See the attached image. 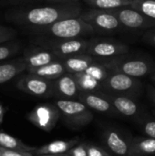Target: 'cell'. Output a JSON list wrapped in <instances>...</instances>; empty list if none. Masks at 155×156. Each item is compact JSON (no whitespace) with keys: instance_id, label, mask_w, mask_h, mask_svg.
Returning <instances> with one entry per match:
<instances>
[{"instance_id":"9c48e42d","label":"cell","mask_w":155,"mask_h":156,"mask_svg":"<svg viewBox=\"0 0 155 156\" xmlns=\"http://www.w3.org/2000/svg\"><path fill=\"white\" fill-rule=\"evenodd\" d=\"M16 87L20 90L37 97L49 98L54 96L53 80L28 72L17 80Z\"/></svg>"},{"instance_id":"e0dca14e","label":"cell","mask_w":155,"mask_h":156,"mask_svg":"<svg viewBox=\"0 0 155 156\" xmlns=\"http://www.w3.org/2000/svg\"><path fill=\"white\" fill-rule=\"evenodd\" d=\"M26 70V64L22 56L0 63V85L5 84Z\"/></svg>"},{"instance_id":"cb8c5ba5","label":"cell","mask_w":155,"mask_h":156,"mask_svg":"<svg viewBox=\"0 0 155 156\" xmlns=\"http://www.w3.org/2000/svg\"><path fill=\"white\" fill-rule=\"evenodd\" d=\"M0 147L9 150L16 151H25V152H33L36 147H30L25 144L21 140L13 137L12 135L0 132Z\"/></svg>"},{"instance_id":"277c9868","label":"cell","mask_w":155,"mask_h":156,"mask_svg":"<svg viewBox=\"0 0 155 156\" xmlns=\"http://www.w3.org/2000/svg\"><path fill=\"white\" fill-rule=\"evenodd\" d=\"M35 44L49 49L60 59H63L77 54L85 53L90 44V40L84 38L60 39L38 37L35 40Z\"/></svg>"},{"instance_id":"1f68e13d","label":"cell","mask_w":155,"mask_h":156,"mask_svg":"<svg viewBox=\"0 0 155 156\" xmlns=\"http://www.w3.org/2000/svg\"><path fill=\"white\" fill-rule=\"evenodd\" d=\"M143 131L147 137L155 139V121L149 120L143 122Z\"/></svg>"},{"instance_id":"8fae6325","label":"cell","mask_w":155,"mask_h":156,"mask_svg":"<svg viewBox=\"0 0 155 156\" xmlns=\"http://www.w3.org/2000/svg\"><path fill=\"white\" fill-rule=\"evenodd\" d=\"M111 11L125 28L146 29L155 27V20L141 13L140 11L129 6L115 8Z\"/></svg>"},{"instance_id":"603a6c76","label":"cell","mask_w":155,"mask_h":156,"mask_svg":"<svg viewBox=\"0 0 155 156\" xmlns=\"http://www.w3.org/2000/svg\"><path fill=\"white\" fill-rule=\"evenodd\" d=\"M79 0H0V7H18L27 5H53L69 2H79Z\"/></svg>"},{"instance_id":"3957f363","label":"cell","mask_w":155,"mask_h":156,"mask_svg":"<svg viewBox=\"0 0 155 156\" xmlns=\"http://www.w3.org/2000/svg\"><path fill=\"white\" fill-rule=\"evenodd\" d=\"M54 104L58 107L65 124L71 129H81L93 120L91 110L79 100L58 99Z\"/></svg>"},{"instance_id":"9a60e30c","label":"cell","mask_w":155,"mask_h":156,"mask_svg":"<svg viewBox=\"0 0 155 156\" xmlns=\"http://www.w3.org/2000/svg\"><path fill=\"white\" fill-rule=\"evenodd\" d=\"M54 96L62 100H78L80 90L72 73L67 72L54 80Z\"/></svg>"},{"instance_id":"d590c367","label":"cell","mask_w":155,"mask_h":156,"mask_svg":"<svg viewBox=\"0 0 155 156\" xmlns=\"http://www.w3.org/2000/svg\"><path fill=\"white\" fill-rule=\"evenodd\" d=\"M5 114V107L2 104H0V124L3 123Z\"/></svg>"},{"instance_id":"74e56055","label":"cell","mask_w":155,"mask_h":156,"mask_svg":"<svg viewBox=\"0 0 155 156\" xmlns=\"http://www.w3.org/2000/svg\"><path fill=\"white\" fill-rule=\"evenodd\" d=\"M151 78H152V80H153L155 82V72L152 74V77H151Z\"/></svg>"},{"instance_id":"ffe728a7","label":"cell","mask_w":155,"mask_h":156,"mask_svg":"<svg viewBox=\"0 0 155 156\" xmlns=\"http://www.w3.org/2000/svg\"><path fill=\"white\" fill-rule=\"evenodd\" d=\"M97 58L83 53V54H77L66 58H63V64L67 69V72L69 73H79L84 72L92 63L95 62Z\"/></svg>"},{"instance_id":"d4e9b609","label":"cell","mask_w":155,"mask_h":156,"mask_svg":"<svg viewBox=\"0 0 155 156\" xmlns=\"http://www.w3.org/2000/svg\"><path fill=\"white\" fill-rule=\"evenodd\" d=\"M88 5L95 9L112 10L123 6H129L133 0H83Z\"/></svg>"},{"instance_id":"d6a6232c","label":"cell","mask_w":155,"mask_h":156,"mask_svg":"<svg viewBox=\"0 0 155 156\" xmlns=\"http://www.w3.org/2000/svg\"><path fill=\"white\" fill-rule=\"evenodd\" d=\"M1 156H34L31 152L25 151H16V150H9L1 148Z\"/></svg>"},{"instance_id":"5b68a950","label":"cell","mask_w":155,"mask_h":156,"mask_svg":"<svg viewBox=\"0 0 155 156\" xmlns=\"http://www.w3.org/2000/svg\"><path fill=\"white\" fill-rule=\"evenodd\" d=\"M111 71H117L125 75L139 79L155 72V65L145 58H127L124 56L106 60Z\"/></svg>"},{"instance_id":"2e32d148","label":"cell","mask_w":155,"mask_h":156,"mask_svg":"<svg viewBox=\"0 0 155 156\" xmlns=\"http://www.w3.org/2000/svg\"><path fill=\"white\" fill-rule=\"evenodd\" d=\"M105 93L118 113L125 117H134L139 114L140 108L132 97L125 95L111 94L108 92Z\"/></svg>"},{"instance_id":"7c38bea8","label":"cell","mask_w":155,"mask_h":156,"mask_svg":"<svg viewBox=\"0 0 155 156\" xmlns=\"http://www.w3.org/2000/svg\"><path fill=\"white\" fill-rule=\"evenodd\" d=\"M78 100L83 102L90 110L110 115H115L118 113L110 100L107 98L106 93L102 90L91 92L80 91Z\"/></svg>"},{"instance_id":"30bf717a","label":"cell","mask_w":155,"mask_h":156,"mask_svg":"<svg viewBox=\"0 0 155 156\" xmlns=\"http://www.w3.org/2000/svg\"><path fill=\"white\" fill-rule=\"evenodd\" d=\"M60 117V112L55 104L45 103L36 106L28 114L27 119L37 128L45 132H50Z\"/></svg>"},{"instance_id":"484cf974","label":"cell","mask_w":155,"mask_h":156,"mask_svg":"<svg viewBox=\"0 0 155 156\" xmlns=\"http://www.w3.org/2000/svg\"><path fill=\"white\" fill-rule=\"evenodd\" d=\"M84 72L90 75L100 82H102L109 76L111 71L106 64V60L97 58L95 62L92 63Z\"/></svg>"},{"instance_id":"f35d334b","label":"cell","mask_w":155,"mask_h":156,"mask_svg":"<svg viewBox=\"0 0 155 156\" xmlns=\"http://www.w3.org/2000/svg\"><path fill=\"white\" fill-rule=\"evenodd\" d=\"M0 156H1V147H0Z\"/></svg>"},{"instance_id":"d6986e66","label":"cell","mask_w":155,"mask_h":156,"mask_svg":"<svg viewBox=\"0 0 155 156\" xmlns=\"http://www.w3.org/2000/svg\"><path fill=\"white\" fill-rule=\"evenodd\" d=\"M26 72L32 73L35 75H37L39 77H42L44 79L48 80H57L63 74L67 73V69L63 64L62 59H58L53 62H50L47 65L33 68V69H27Z\"/></svg>"},{"instance_id":"4dcf8cb0","label":"cell","mask_w":155,"mask_h":156,"mask_svg":"<svg viewBox=\"0 0 155 156\" xmlns=\"http://www.w3.org/2000/svg\"><path fill=\"white\" fill-rule=\"evenodd\" d=\"M87 152L88 156H111L105 149L90 144H87Z\"/></svg>"},{"instance_id":"83f0119b","label":"cell","mask_w":155,"mask_h":156,"mask_svg":"<svg viewBox=\"0 0 155 156\" xmlns=\"http://www.w3.org/2000/svg\"><path fill=\"white\" fill-rule=\"evenodd\" d=\"M20 48V44L16 41H8L0 44V61L7 60L16 56L19 52Z\"/></svg>"},{"instance_id":"ac0fdd59","label":"cell","mask_w":155,"mask_h":156,"mask_svg":"<svg viewBox=\"0 0 155 156\" xmlns=\"http://www.w3.org/2000/svg\"><path fill=\"white\" fill-rule=\"evenodd\" d=\"M79 143V142L78 139L54 141L41 147L36 148L32 152V154L37 156L63 154H67L72 147H74Z\"/></svg>"},{"instance_id":"e575fe53","label":"cell","mask_w":155,"mask_h":156,"mask_svg":"<svg viewBox=\"0 0 155 156\" xmlns=\"http://www.w3.org/2000/svg\"><path fill=\"white\" fill-rule=\"evenodd\" d=\"M148 94H149V98L155 108V88L153 87H149L148 89Z\"/></svg>"},{"instance_id":"ba28073f","label":"cell","mask_w":155,"mask_h":156,"mask_svg":"<svg viewBox=\"0 0 155 156\" xmlns=\"http://www.w3.org/2000/svg\"><path fill=\"white\" fill-rule=\"evenodd\" d=\"M129 52V47L120 41L111 39H92L86 50L89 54L96 58L110 60L126 55Z\"/></svg>"},{"instance_id":"836d02e7","label":"cell","mask_w":155,"mask_h":156,"mask_svg":"<svg viewBox=\"0 0 155 156\" xmlns=\"http://www.w3.org/2000/svg\"><path fill=\"white\" fill-rule=\"evenodd\" d=\"M143 40L155 47V27H153V29L147 31L144 35H143Z\"/></svg>"},{"instance_id":"f1b7e54d","label":"cell","mask_w":155,"mask_h":156,"mask_svg":"<svg viewBox=\"0 0 155 156\" xmlns=\"http://www.w3.org/2000/svg\"><path fill=\"white\" fill-rule=\"evenodd\" d=\"M16 29L8 27L0 26V44L11 41L16 37Z\"/></svg>"},{"instance_id":"6da1fadb","label":"cell","mask_w":155,"mask_h":156,"mask_svg":"<svg viewBox=\"0 0 155 156\" xmlns=\"http://www.w3.org/2000/svg\"><path fill=\"white\" fill-rule=\"evenodd\" d=\"M81 13L82 7L79 1L10 7L5 13V18L12 24L27 28L46 27L62 19L79 17Z\"/></svg>"},{"instance_id":"4316f807","label":"cell","mask_w":155,"mask_h":156,"mask_svg":"<svg viewBox=\"0 0 155 156\" xmlns=\"http://www.w3.org/2000/svg\"><path fill=\"white\" fill-rule=\"evenodd\" d=\"M130 6L155 20V0H133Z\"/></svg>"},{"instance_id":"7a4b0ae2","label":"cell","mask_w":155,"mask_h":156,"mask_svg":"<svg viewBox=\"0 0 155 156\" xmlns=\"http://www.w3.org/2000/svg\"><path fill=\"white\" fill-rule=\"evenodd\" d=\"M24 29L29 34L37 37L60 39L82 38L95 33L94 28L79 16L62 19L46 27H27Z\"/></svg>"},{"instance_id":"8992f818","label":"cell","mask_w":155,"mask_h":156,"mask_svg":"<svg viewBox=\"0 0 155 156\" xmlns=\"http://www.w3.org/2000/svg\"><path fill=\"white\" fill-rule=\"evenodd\" d=\"M101 85L102 91L132 98L140 94L143 87L139 79L117 71H111L105 80L101 82Z\"/></svg>"},{"instance_id":"44dd1931","label":"cell","mask_w":155,"mask_h":156,"mask_svg":"<svg viewBox=\"0 0 155 156\" xmlns=\"http://www.w3.org/2000/svg\"><path fill=\"white\" fill-rule=\"evenodd\" d=\"M133 156L155 154V139L151 137H136L132 140Z\"/></svg>"},{"instance_id":"4fadbf2b","label":"cell","mask_w":155,"mask_h":156,"mask_svg":"<svg viewBox=\"0 0 155 156\" xmlns=\"http://www.w3.org/2000/svg\"><path fill=\"white\" fill-rule=\"evenodd\" d=\"M103 141L109 151L118 156H133L132 140H128L118 131L108 129L102 134Z\"/></svg>"},{"instance_id":"52a82bcc","label":"cell","mask_w":155,"mask_h":156,"mask_svg":"<svg viewBox=\"0 0 155 156\" xmlns=\"http://www.w3.org/2000/svg\"><path fill=\"white\" fill-rule=\"evenodd\" d=\"M79 17L90 24L95 32L114 33L124 28L116 16L110 10L91 8L86 12H82Z\"/></svg>"},{"instance_id":"f546056e","label":"cell","mask_w":155,"mask_h":156,"mask_svg":"<svg viewBox=\"0 0 155 156\" xmlns=\"http://www.w3.org/2000/svg\"><path fill=\"white\" fill-rule=\"evenodd\" d=\"M68 156H88L87 152V144L86 143H79L74 147H72L68 153Z\"/></svg>"},{"instance_id":"8d00e7d4","label":"cell","mask_w":155,"mask_h":156,"mask_svg":"<svg viewBox=\"0 0 155 156\" xmlns=\"http://www.w3.org/2000/svg\"><path fill=\"white\" fill-rule=\"evenodd\" d=\"M41 156H68L67 154H53V155H41Z\"/></svg>"},{"instance_id":"5bb4252c","label":"cell","mask_w":155,"mask_h":156,"mask_svg":"<svg viewBox=\"0 0 155 156\" xmlns=\"http://www.w3.org/2000/svg\"><path fill=\"white\" fill-rule=\"evenodd\" d=\"M22 58L26 64V69L41 67L60 59L52 51L38 45L32 46L25 49Z\"/></svg>"},{"instance_id":"7402d4cb","label":"cell","mask_w":155,"mask_h":156,"mask_svg":"<svg viewBox=\"0 0 155 156\" xmlns=\"http://www.w3.org/2000/svg\"><path fill=\"white\" fill-rule=\"evenodd\" d=\"M73 75L77 80V83L80 91L91 92V91L102 90L101 82H100L99 80H97L90 75L87 74L86 72L74 73Z\"/></svg>"}]
</instances>
